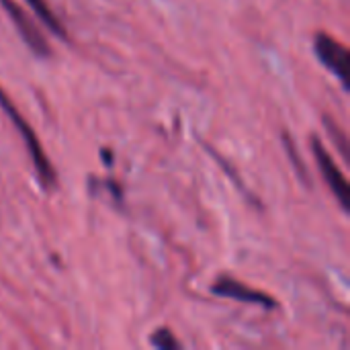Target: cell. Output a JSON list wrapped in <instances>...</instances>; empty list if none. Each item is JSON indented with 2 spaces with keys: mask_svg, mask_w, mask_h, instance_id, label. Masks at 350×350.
<instances>
[{
  "mask_svg": "<svg viewBox=\"0 0 350 350\" xmlns=\"http://www.w3.org/2000/svg\"><path fill=\"white\" fill-rule=\"evenodd\" d=\"M0 107H2L4 113H8V117L12 119V123H14V127L18 129L21 137L25 139V146H27L29 156H31V160H33V164H35V170H37L39 180L43 183L45 189H51V187L55 185V170H53V166H51V162L47 160V156H45V152H43L39 139L35 137L33 129L29 127V123L16 113L14 105L10 103V98H8L2 90H0Z\"/></svg>",
  "mask_w": 350,
  "mask_h": 350,
  "instance_id": "cell-1",
  "label": "cell"
},
{
  "mask_svg": "<svg viewBox=\"0 0 350 350\" xmlns=\"http://www.w3.org/2000/svg\"><path fill=\"white\" fill-rule=\"evenodd\" d=\"M0 2H2L4 10L8 12V16L12 18V25H14V29L18 31L21 39L27 43V47H29L37 57H47V55L51 53L49 43L45 41V37L41 35V31L35 27V23L31 21V16H29L21 6H16L12 0H0Z\"/></svg>",
  "mask_w": 350,
  "mask_h": 350,
  "instance_id": "cell-2",
  "label": "cell"
},
{
  "mask_svg": "<svg viewBox=\"0 0 350 350\" xmlns=\"http://www.w3.org/2000/svg\"><path fill=\"white\" fill-rule=\"evenodd\" d=\"M314 49H316L318 59L332 74H336L345 86H349V51H347V47L340 41L332 39L330 35L320 33V35H316Z\"/></svg>",
  "mask_w": 350,
  "mask_h": 350,
  "instance_id": "cell-3",
  "label": "cell"
},
{
  "mask_svg": "<svg viewBox=\"0 0 350 350\" xmlns=\"http://www.w3.org/2000/svg\"><path fill=\"white\" fill-rule=\"evenodd\" d=\"M312 150H314V154H316V160H318V166H320V170H322V176L326 178L328 187H330L332 193L336 195V199H338V203L342 205V209L349 211L350 187L349 183H347V178H345V174L338 170V166L334 164V160L330 158L328 150L322 146L320 139H314V142H312Z\"/></svg>",
  "mask_w": 350,
  "mask_h": 350,
  "instance_id": "cell-4",
  "label": "cell"
},
{
  "mask_svg": "<svg viewBox=\"0 0 350 350\" xmlns=\"http://www.w3.org/2000/svg\"><path fill=\"white\" fill-rule=\"evenodd\" d=\"M213 293L221 295V297L236 299V301H244V304H256V306H262V308H275L277 306L273 297H269V295H265L260 291L248 289L240 281H234V279H228V277H221L213 285Z\"/></svg>",
  "mask_w": 350,
  "mask_h": 350,
  "instance_id": "cell-5",
  "label": "cell"
},
{
  "mask_svg": "<svg viewBox=\"0 0 350 350\" xmlns=\"http://www.w3.org/2000/svg\"><path fill=\"white\" fill-rule=\"evenodd\" d=\"M31 8H33V12L39 16V23H43L51 33H55V35H59L62 39L66 37V31H64V27H62V23H59V18L49 10V6H47V2L45 0H25Z\"/></svg>",
  "mask_w": 350,
  "mask_h": 350,
  "instance_id": "cell-6",
  "label": "cell"
},
{
  "mask_svg": "<svg viewBox=\"0 0 350 350\" xmlns=\"http://www.w3.org/2000/svg\"><path fill=\"white\" fill-rule=\"evenodd\" d=\"M152 345L156 347V349L160 350H176L180 349V345H178V340L172 336V332H168V330H158L154 336H152Z\"/></svg>",
  "mask_w": 350,
  "mask_h": 350,
  "instance_id": "cell-7",
  "label": "cell"
}]
</instances>
